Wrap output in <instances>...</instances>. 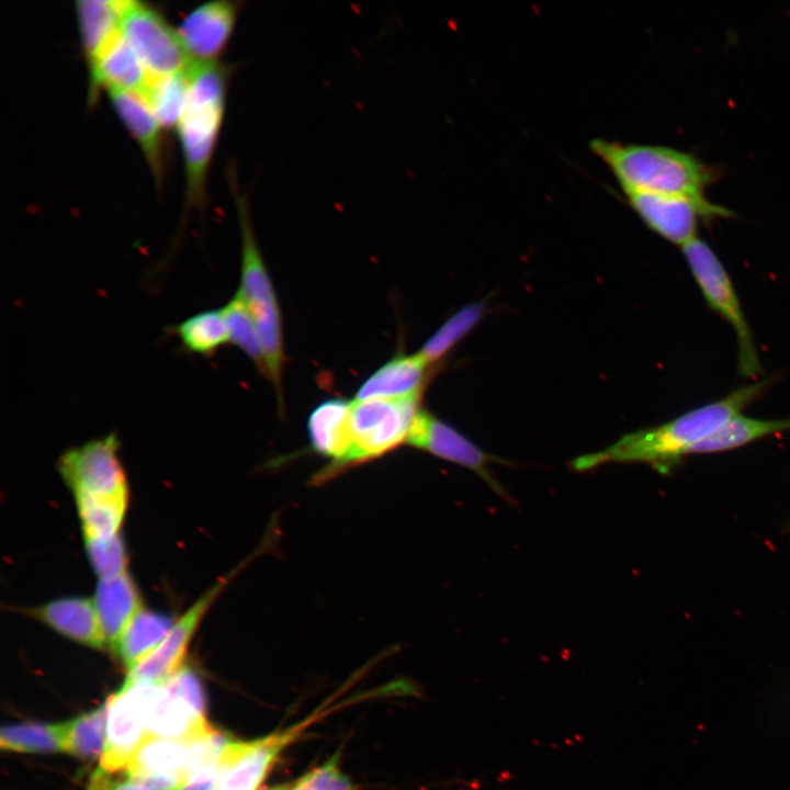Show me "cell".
I'll return each mask as SVG.
<instances>
[{
    "mask_svg": "<svg viewBox=\"0 0 790 790\" xmlns=\"http://www.w3.org/2000/svg\"><path fill=\"white\" fill-rule=\"evenodd\" d=\"M770 383L771 379L755 382L659 426L628 433L601 451L576 458L572 467L587 471L610 462H641L666 474L726 421L742 414Z\"/></svg>",
    "mask_w": 790,
    "mask_h": 790,
    "instance_id": "6da1fadb",
    "label": "cell"
},
{
    "mask_svg": "<svg viewBox=\"0 0 790 790\" xmlns=\"http://www.w3.org/2000/svg\"><path fill=\"white\" fill-rule=\"evenodd\" d=\"M591 151L616 177L625 195L665 194L706 199L710 167L689 153L661 145L594 139Z\"/></svg>",
    "mask_w": 790,
    "mask_h": 790,
    "instance_id": "7a4b0ae2",
    "label": "cell"
},
{
    "mask_svg": "<svg viewBox=\"0 0 790 790\" xmlns=\"http://www.w3.org/2000/svg\"><path fill=\"white\" fill-rule=\"evenodd\" d=\"M232 70L218 60H192L187 69L189 90L177 124L185 171L189 206L201 205L205 183L224 119Z\"/></svg>",
    "mask_w": 790,
    "mask_h": 790,
    "instance_id": "3957f363",
    "label": "cell"
},
{
    "mask_svg": "<svg viewBox=\"0 0 790 790\" xmlns=\"http://www.w3.org/2000/svg\"><path fill=\"white\" fill-rule=\"evenodd\" d=\"M230 184L237 205L241 239L240 282L237 293L255 321L264 357L266 377L274 387L279 405L283 406L282 371L285 353L280 306L256 238L248 199L239 192L234 182Z\"/></svg>",
    "mask_w": 790,
    "mask_h": 790,
    "instance_id": "277c9868",
    "label": "cell"
},
{
    "mask_svg": "<svg viewBox=\"0 0 790 790\" xmlns=\"http://www.w3.org/2000/svg\"><path fill=\"white\" fill-rule=\"evenodd\" d=\"M421 395L404 398L353 400L350 413L351 444L341 473L407 444L422 409Z\"/></svg>",
    "mask_w": 790,
    "mask_h": 790,
    "instance_id": "5b68a950",
    "label": "cell"
},
{
    "mask_svg": "<svg viewBox=\"0 0 790 790\" xmlns=\"http://www.w3.org/2000/svg\"><path fill=\"white\" fill-rule=\"evenodd\" d=\"M681 249L704 301L735 332L740 374L745 377L757 376L761 365L753 332L723 263L713 249L698 237Z\"/></svg>",
    "mask_w": 790,
    "mask_h": 790,
    "instance_id": "8992f818",
    "label": "cell"
},
{
    "mask_svg": "<svg viewBox=\"0 0 790 790\" xmlns=\"http://www.w3.org/2000/svg\"><path fill=\"white\" fill-rule=\"evenodd\" d=\"M120 31L150 77L183 72L192 63L178 31L143 2L124 0Z\"/></svg>",
    "mask_w": 790,
    "mask_h": 790,
    "instance_id": "52a82bcc",
    "label": "cell"
},
{
    "mask_svg": "<svg viewBox=\"0 0 790 790\" xmlns=\"http://www.w3.org/2000/svg\"><path fill=\"white\" fill-rule=\"evenodd\" d=\"M115 433L66 450L58 461L59 473L74 496L128 499V487L119 456Z\"/></svg>",
    "mask_w": 790,
    "mask_h": 790,
    "instance_id": "ba28073f",
    "label": "cell"
},
{
    "mask_svg": "<svg viewBox=\"0 0 790 790\" xmlns=\"http://www.w3.org/2000/svg\"><path fill=\"white\" fill-rule=\"evenodd\" d=\"M407 444L473 471L501 498L510 500L508 492L490 469L494 462H508L487 454L459 430L424 408L415 420Z\"/></svg>",
    "mask_w": 790,
    "mask_h": 790,
    "instance_id": "9c48e42d",
    "label": "cell"
},
{
    "mask_svg": "<svg viewBox=\"0 0 790 790\" xmlns=\"http://www.w3.org/2000/svg\"><path fill=\"white\" fill-rule=\"evenodd\" d=\"M153 684L123 685L105 702L106 741L100 759L104 772L126 768L147 737L145 701Z\"/></svg>",
    "mask_w": 790,
    "mask_h": 790,
    "instance_id": "30bf717a",
    "label": "cell"
},
{
    "mask_svg": "<svg viewBox=\"0 0 790 790\" xmlns=\"http://www.w3.org/2000/svg\"><path fill=\"white\" fill-rule=\"evenodd\" d=\"M627 198L648 228L681 247L697 238L700 218L732 215L730 210L707 199L665 194H630Z\"/></svg>",
    "mask_w": 790,
    "mask_h": 790,
    "instance_id": "8fae6325",
    "label": "cell"
},
{
    "mask_svg": "<svg viewBox=\"0 0 790 790\" xmlns=\"http://www.w3.org/2000/svg\"><path fill=\"white\" fill-rule=\"evenodd\" d=\"M226 583L227 578L217 583L176 620L160 644L128 670L124 685L135 682L159 685L178 672L182 667L193 634Z\"/></svg>",
    "mask_w": 790,
    "mask_h": 790,
    "instance_id": "7c38bea8",
    "label": "cell"
},
{
    "mask_svg": "<svg viewBox=\"0 0 790 790\" xmlns=\"http://www.w3.org/2000/svg\"><path fill=\"white\" fill-rule=\"evenodd\" d=\"M298 727L250 741H230L221 763L214 790H256Z\"/></svg>",
    "mask_w": 790,
    "mask_h": 790,
    "instance_id": "4fadbf2b",
    "label": "cell"
},
{
    "mask_svg": "<svg viewBox=\"0 0 790 790\" xmlns=\"http://www.w3.org/2000/svg\"><path fill=\"white\" fill-rule=\"evenodd\" d=\"M352 402L330 398L318 404L307 419L309 449L328 463L313 477L314 484L332 479L341 473L351 444L350 413Z\"/></svg>",
    "mask_w": 790,
    "mask_h": 790,
    "instance_id": "5bb4252c",
    "label": "cell"
},
{
    "mask_svg": "<svg viewBox=\"0 0 790 790\" xmlns=\"http://www.w3.org/2000/svg\"><path fill=\"white\" fill-rule=\"evenodd\" d=\"M241 2L218 0L195 8L178 27L192 60H217L234 33Z\"/></svg>",
    "mask_w": 790,
    "mask_h": 790,
    "instance_id": "9a60e30c",
    "label": "cell"
},
{
    "mask_svg": "<svg viewBox=\"0 0 790 790\" xmlns=\"http://www.w3.org/2000/svg\"><path fill=\"white\" fill-rule=\"evenodd\" d=\"M204 711L167 684L153 685L145 701L147 736L191 740L211 729Z\"/></svg>",
    "mask_w": 790,
    "mask_h": 790,
    "instance_id": "2e32d148",
    "label": "cell"
},
{
    "mask_svg": "<svg viewBox=\"0 0 790 790\" xmlns=\"http://www.w3.org/2000/svg\"><path fill=\"white\" fill-rule=\"evenodd\" d=\"M125 769L158 790H180L189 776L188 741L147 736Z\"/></svg>",
    "mask_w": 790,
    "mask_h": 790,
    "instance_id": "e0dca14e",
    "label": "cell"
},
{
    "mask_svg": "<svg viewBox=\"0 0 790 790\" xmlns=\"http://www.w3.org/2000/svg\"><path fill=\"white\" fill-rule=\"evenodd\" d=\"M29 614L69 640L103 648L106 644L93 600L64 597L29 610Z\"/></svg>",
    "mask_w": 790,
    "mask_h": 790,
    "instance_id": "ac0fdd59",
    "label": "cell"
},
{
    "mask_svg": "<svg viewBox=\"0 0 790 790\" xmlns=\"http://www.w3.org/2000/svg\"><path fill=\"white\" fill-rule=\"evenodd\" d=\"M431 368L418 352L399 353L374 371L358 388L354 400L422 395Z\"/></svg>",
    "mask_w": 790,
    "mask_h": 790,
    "instance_id": "d6986e66",
    "label": "cell"
},
{
    "mask_svg": "<svg viewBox=\"0 0 790 790\" xmlns=\"http://www.w3.org/2000/svg\"><path fill=\"white\" fill-rule=\"evenodd\" d=\"M89 67L91 90L103 86L143 97L150 76L121 31L100 50Z\"/></svg>",
    "mask_w": 790,
    "mask_h": 790,
    "instance_id": "ffe728a7",
    "label": "cell"
},
{
    "mask_svg": "<svg viewBox=\"0 0 790 790\" xmlns=\"http://www.w3.org/2000/svg\"><path fill=\"white\" fill-rule=\"evenodd\" d=\"M93 602L105 642L114 650L128 623L142 609L138 589L126 572L102 578Z\"/></svg>",
    "mask_w": 790,
    "mask_h": 790,
    "instance_id": "44dd1931",
    "label": "cell"
},
{
    "mask_svg": "<svg viewBox=\"0 0 790 790\" xmlns=\"http://www.w3.org/2000/svg\"><path fill=\"white\" fill-rule=\"evenodd\" d=\"M109 98L129 133L138 143L154 176L161 177V138L157 117L145 100L133 92L108 89Z\"/></svg>",
    "mask_w": 790,
    "mask_h": 790,
    "instance_id": "7402d4cb",
    "label": "cell"
},
{
    "mask_svg": "<svg viewBox=\"0 0 790 790\" xmlns=\"http://www.w3.org/2000/svg\"><path fill=\"white\" fill-rule=\"evenodd\" d=\"M124 0H81L76 12L88 65L105 44L120 32Z\"/></svg>",
    "mask_w": 790,
    "mask_h": 790,
    "instance_id": "603a6c76",
    "label": "cell"
},
{
    "mask_svg": "<svg viewBox=\"0 0 790 790\" xmlns=\"http://www.w3.org/2000/svg\"><path fill=\"white\" fill-rule=\"evenodd\" d=\"M173 623L167 614L142 608L124 630L114 651L131 670L160 644Z\"/></svg>",
    "mask_w": 790,
    "mask_h": 790,
    "instance_id": "cb8c5ba5",
    "label": "cell"
},
{
    "mask_svg": "<svg viewBox=\"0 0 790 790\" xmlns=\"http://www.w3.org/2000/svg\"><path fill=\"white\" fill-rule=\"evenodd\" d=\"M790 431V417L782 419H759L734 416L713 435L699 443L692 453H715L742 448L770 435ZM691 453V454H692Z\"/></svg>",
    "mask_w": 790,
    "mask_h": 790,
    "instance_id": "d4e9b609",
    "label": "cell"
},
{
    "mask_svg": "<svg viewBox=\"0 0 790 790\" xmlns=\"http://www.w3.org/2000/svg\"><path fill=\"white\" fill-rule=\"evenodd\" d=\"M183 349L198 356H211L229 342L222 308L195 313L172 328Z\"/></svg>",
    "mask_w": 790,
    "mask_h": 790,
    "instance_id": "484cf974",
    "label": "cell"
},
{
    "mask_svg": "<svg viewBox=\"0 0 790 790\" xmlns=\"http://www.w3.org/2000/svg\"><path fill=\"white\" fill-rule=\"evenodd\" d=\"M84 540L109 539L120 533L128 499L75 496Z\"/></svg>",
    "mask_w": 790,
    "mask_h": 790,
    "instance_id": "4316f807",
    "label": "cell"
},
{
    "mask_svg": "<svg viewBox=\"0 0 790 790\" xmlns=\"http://www.w3.org/2000/svg\"><path fill=\"white\" fill-rule=\"evenodd\" d=\"M63 752L83 759L102 757L106 741V706L61 723Z\"/></svg>",
    "mask_w": 790,
    "mask_h": 790,
    "instance_id": "83f0119b",
    "label": "cell"
},
{
    "mask_svg": "<svg viewBox=\"0 0 790 790\" xmlns=\"http://www.w3.org/2000/svg\"><path fill=\"white\" fill-rule=\"evenodd\" d=\"M189 90L187 70L183 72L150 77L142 97L149 105L162 128L176 126L184 110Z\"/></svg>",
    "mask_w": 790,
    "mask_h": 790,
    "instance_id": "f1b7e54d",
    "label": "cell"
},
{
    "mask_svg": "<svg viewBox=\"0 0 790 790\" xmlns=\"http://www.w3.org/2000/svg\"><path fill=\"white\" fill-rule=\"evenodd\" d=\"M485 301L470 303L451 315L424 343L418 354L430 365L439 362L483 318Z\"/></svg>",
    "mask_w": 790,
    "mask_h": 790,
    "instance_id": "f546056e",
    "label": "cell"
},
{
    "mask_svg": "<svg viewBox=\"0 0 790 790\" xmlns=\"http://www.w3.org/2000/svg\"><path fill=\"white\" fill-rule=\"evenodd\" d=\"M0 745L3 749L15 752H63L61 723H21L5 725L0 732Z\"/></svg>",
    "mask_w": 790,
    "mask_h": 790,
    "instance_id": "4dcf8cb0",
    "label": "cell"
},
{
    "mask_svg": "<svg viewBox=\"0 0 790 790\" xmlns=\"http://www.w3.org/2000/svg\"><path fill=\"white\" fill-rule=\"evenodd\" d=\"M229 342L240 349L264 374V357L255 321L240 295H235L222 307Z\"/></svg>",
    "mask_w": 790,
    "mask_h": 790,
    "instance_id": "1f68e13d",
    "label": "cell"
},
{
    "mask_svg": "<svg viewBox=\"0 0 790 790\" xmlns=\"http://www.w3.org/2000/svg\"><path fill=\"white\" fill-rule=\"evenodd\" d=\"M87 555L100 579L126 572L127 553L121 534L109 539L84 540Z\"/></svg>",
    "mask_w": 790,
    "mask_h": 790,
    "instance_id": "d6a6232c",
    "label": "cell"
},
{
    "mask_svg": "<svg viewBox=\"0 0 790 790\" xmlns=\"http://www.w3.org/2000/svg\"><path fill=\"white\" fill-rule=\"evenodd\" d=\"M300 781L311 790H356L351 780L340 771L337 755L307 772Z\"/></svg>",
    "mask_w": 790,
    "mask_h": 790,
    "instance_id": "836d02e7",
    "label": "cell"
},
{
    "mask_svg": "<svg viewBox=\"0 0 790 790\" xmlns=\"http://www.w3.org/2000/svg\"><path fill=\"white\" fill-rule=\"evenodd\" d=\"M106 772L97 774L92 780L90 790H158L136 779L110 781L105 778Z\"/></svg>",
    "mask_w": 790,
    "mask_h": 790,
    "instance_id": "e575fe53",
    "label": "cell"
},
{
    "mask_svg": "<svg viewBox=\"0 0 790 790\" xmlns=\"http://www.w3.org/2000/svg\"><path fill=\"white\" fill-rule=\"evenodd\" d=\"M285 790H311L308 787H306L304 783H302L300 780L289 789Z\"/></svg>",
    "mask_w": 790,
    "mask_h": 790,
    "instance_id": "d590c367",
    "label": "cell"
},
{
    "mask_svg": "<svg viewBox=\"0 0 790 790\" xmlns=\"http://www.w3.org/2000/svg\"><path fill=\"white\" fill-rule=\"evenodd\" d=\"M285 789H286V787L279 786V787H273V788H264V789H260V790H285Z\"/></svg>",
    "mask_w": 790,
    "mask_h": 790,
    "instance_id": "8d00e7d4",
    "label": "cell"
}]
</instances>
